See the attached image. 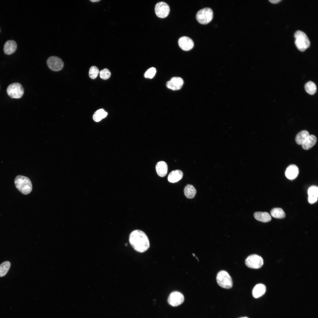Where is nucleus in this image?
Returning <instances> with one entry per match:
<instances>
[{
	"mask_svg": "<svg viewBox=\"0 0 318 318\" xmlns=\"http://www.w3.org/2000/svg\"><path fill=\"white\" fill-rule=\"evenodd\" d=\"M245 264L249 268L259 269L263 265V260L261 256L257 254H252L247 258L245 260Z\"/></svg>",
	"mask_w": 318,
	"mask_h": 318,
	"instance_id": "obj_7",
	"label": "nucleus"
},
{
	"mask_svg": "<svg viewBox=\"0 0 318 318\" xmlns=\"http://www.w3.org/2000/svg\"><path fill=\"white\" fill-rule=\"evenodd\" d=\"M100 1V0H90L91 1L93 2H98V1Z\"/></svg>",
	"mask_w": 318,
	"mask_h": 318,
	"instance_id": "obj_31",
	"label": "nucleus"
},
{
	"mask_svg": "<svg viewBox=\"0 0 318 318\" xmlns=\"http://www.w3.org/2000/svg\"><path fill=\"white\" fill-rule=\"evenodd\" d=\"M216 281L218 285L224 288L230 289L233 286V281L231 277L225 271H220L218 273Z\"/></svg>",
	"mask_w": 318,
	"mask_h": 318,
	"instance_id": "obj_4",
	"label": "nucleus"
},
{
	"mask_svg": "<svg viewBox=\"0 0 318 318\" xmlns=\"http://www.w3.org/2000/svg\"><path fill=\"white\" fill-rule=\"evenodd\" d=\"M304 87L306 92L310 95L314 94L316 91V86L315 84L312 81L308 82L305 85Z\"/></svg>",
	"mask_w": 318,
	"mask_h": 318,
	"instance_id": "obj_25",
	"label": "nucleus"
},
{
	"mask_svg": "<svg viewBox=\"0 0 318 318\" xmlns=\"http://www.w3.org/2000/svg\"><path fill=\"white\" fill-rule=\"evenodd\" d=\"M6 91L8 95L12 98H20L24 93L23 87L18 83H14L10 85L7 88Z\"/></svg>",
	"mask_w": 318,
	"mask_h": 318,
	"instance_id": "obj_6",
	"label": "nucleus"
},
{
	"mask_svg": "<svg viewBox=\"0 0 318 318\" xmlns=\"http://www.w3.org/2000/svg\"><path fill=\"white\" fill-rule=\"evenodd\" d=\"M183 176L182 172L179 170L171 171L169 174L168 179L170 183H175L181 180Z\"/></svg>",
	"mask_w": 318,
	"mask_h": 318,
	"instance_id": "obj_17",
	"label": "nucleus"
},
{
	"mask_svg": "<svg viewBox=\"0 0 318 318\" xmlns=\"http://www.w3.org/2000/svg\"><path fill=\"white\" fill-rule=\"evenodd\" d=\"M129 242L134 249L140 253L145 251L149 248L150 242L146 234L143 231L136 230L130 233Z\"/></svg>",
	"mask_w": 318,
	"mask_h": 318,
	"instance_id": "obj_1",
	"label": "nucleus"
},
{
	"mask_svg": "<svg viewBox=\"0 0 318 318\" xmlns=\"http://www.w3.org/2000/svg\"><path fill=\"white\" fill-rule=\"evenodd\" d=\"M178 44L180 47L185 51L191 50L193 48L194 45L193 40L190 38L186 36L180 37L178 40Z\"/></svg>",
	"mask_w": 318,
	"mask_h": 318,
	"instance_id": "obj_11",
	"label": "nucleus"
},
{
	"mask_svg": "<svg viewBox=\"0 0 318 318\" xmlns=\"http://www.w3.org/2000/svg\"><path fill=\"white\" fill-rule=\"evenodd\" d=\"M299 173V169L298 167L295 165H289L286 168L285 174L287 178L290 180L295 178Z\"/></svg>",
	"mask_w": 318,
	"mask_h": 318,
	"instance_id": "obj_13",
	"label": "nucleus"
},
{
	"mask_svg": "<svg viewBox=\"0 0 318 318\" xmlns=\"http://www.w3.org/2000/svg\"><path fill=\"white\" fill-rule=\"evenodd\" d=\"M156 170L158 175L161 177L165 176L168 172V165L163 161L158 162L156 165Z\"/></svg>",
	"mask_w": 318,
	"mask_h": 318,
	"instance_id": "obj_16",
	"label": "nucleus"
},
{
	"mask_svg": "<svg viewBox=\"0 0 318 318\" xmlns=\"http://www.w3.org/2000/svg\"><path fill=\"white\" fill-rule=\"evenodd\" d=\"M266 287L263 284H259L256 285L252 290V295L255 298H258L265 292Z\"/></svg>",
	"mask_w": 318,
	"mask_h": 318,
	"instance_id": "obj_19",
	"label": "nucleus"
},
{
	"mask_svg": "<svg viewBox=\"0 0 318 318\" xmlns=\"http://www.w3.org/2000/svg\"><path fill=\"white\" fill-rule=\"evenodd\" d=\"M248 318L247 317H241V318Z\"/></svg>",
	"mask_w": 318,
	"mask_h": 318,
	"instance_id": "obj_32",
	"label": "nucleus"
},
{
	"mask_svg": "<svg viewBox=\"0 0 318 318\" xmlns=\"http://www.w3.org/2000/svg\"><path fill=\"white\" fill-rule=\"evenodd\" d=\"M183 84L182 79L180 77H174L168 81L166 83L167 87L173 90L180 89Z\"/></svg>",
	"mask_w": 318,
	"mask_h": 318,
	"instance_id": "obj_12",
	"label": "nucleus"
},
{
	"mask_svg": "<svg viewBox=\"0 0 318 318\" xmlns=\"http://www.w3.org/2000/svg\"><path fill=\"white\" fill-rule=\"evenodd\" d=\"M254 216L257 220L265 223L270 221L271 219V216L266 212H256Z\"/></svg>",
	"mask_w": 318,
	"mask_h": 318,
	"instance_id": "obj_20",
	"label": "nucleus"
},
{
	"mask_svg": "<svg viewBox=\"0 0 318 318\" xmlns=\"http://www.w3.org/2000/svg\"><path fill=\"white\" fill-rule=\"evenodd\" d=\"M17 48L16 42L13 40H9L6 41L4 47V51L6 54H10L14 52Z\"/></svg>",
	"mask_w": 318,
	"mask_h": 318,
	"instance_id": "obj_15",
	"label": "nucleus"
},
{
	"mask_svg": "<svg viewBox=\"0 0 318 318\" xmlns=\"http://www.w3.org/2000/svg\"><path fill=\"white\" fill-rule=\"evenodd\" d=\"M294 36L295 38V44L300 51L304 52L309 47L310 42L304 32L298 30L294 33Z\"/></svg>",
	"mask_w": 318,
	"mask_h": 318,
	"instance_id": "obj_3",
	"label": "nucleus"
},
{
	"mask_svg": "<svg viewBox=\"0 0 318 318\" xmlns=\"http://www.w3.org/2000/svg\"><path fill=\"white\" fill-rule=\"evenodd\" d=\"M309 135V132L306 130L300 131L297 134L296 137V143L298 145H302Z\"/></svg>",
	"mask_w": 318,
	"mask_h": 318,
	"instance_id": "obj_21",
	"label": "nucleus"
},
{
	"mask_svg": "<svg viewBox=\"0 0 318 318\" xmlns=\"http://www.w3.org/2000/svg\"><path fill=\"white\" fill-rule=\"evenodd\" d=\"M308 201L311 204L316 202L317 200L318 196V188L315 186L310 187L308 191Z\"/></svg>",
	"mask_w": 318,
	"mask_h": 318,
	"instance_id": "obj_14",
	"label": "nucleus"
},
{
	"mask_svg": "<svg viewBox=\"0 0 318 318\" xmlns=\"http://www.w3.org/2000/svg\"><path fill=\"white\" fill-rule=\"evenodd\" d=\"M281 1V0H270L269 1L274 4H276Z\"/></svg>",
	"mask_w": 318,
	"mask_h": 318,
	"instance_id": "obj_30",
	"label": "nucleus"
},
{
	"mask_svg": "<svg viewBox=\"0 0 318 318\" xmlns=\"http://www.w3.org/2000/svg\"><path fill=\"white\" fill-rule=\"evenodd\" d=\"M184 297L180 292L174 291L171 293L168 298V302L171 305L175 307L181 304L184 300Z\"/></svg>",
	"mask_w": 318,
	"mask_h": 318,
	"instance_id": "obj_10",
	"label": "nucleus"
},
{
	"mask_svg": "<svg viewBox=\"0 0 318 318\" xmlns=\"http://www.w3.org/2000/svg\"><path fill=\"white\" fill-rule=\"evenodd\" d=\"M213 17V12L209 8H205L199 10L196 14L197 21L200 24H207L209 23Z\"/></svg>",
	"mask_w": 318,
	"mask_h": 318,
	"instance_id": "obj_5",
	"label": "nucleus"
},
{
	"mask_svg": "<svg viewBox=\"0 0 318 318\" xmlns=\"http://www.w3.org/2000/svg\"><path fill=\"white\" fill-rule=\"evenodd\" d=\"M107 114V112L103 109H100L94 113L93 116V118L95 122H98L106 117Z\"/></svg>",
	"mask_w": 318,
	"mask_h": 318,
	"instance_id": "obj_23",
	"label": "nucleus"
},
{
	"mask_svg": "<svg viewBox=\"0 0 318 318\" xmlns=\"http://www.w3.org/2000/svg\"><path fill=\"white\" fill-rule=\"evenodd\" d=\"M10 266V263L9 261H5L0 265V277L6 275Z\"/></svg>",
	"mask_w": 318,
	"mask_h": 318,
	"instance_id": "obj_26",
	"label": "nucleus"
},
{
	"mask_svg": "<svg viewBox=\"0 0 318 318\" xmlns=\"http://www.w3.org/2000/svg\"><path fill=\"white\" fill-rule=\"evenodd\" d=\"M48 67L52 70L58 71L62 69L64 67V63L62 60L57 56H51L47 60Z\"/></svg>",
	"mask_w": 318,
	"mask_h": 318,
	"instance_id": "obj_8",
	"label": "nucleus"
},
{
	"mask_svg": "<svg viewBox=\"0 0 318 318\" xmlns=\"http://www.w3.org/2000/svg\"><path fill=\"white\" fill-rule=\"evenodd\" d=\"M317 141V138L314 135H309L302 145V147L304 150H308L315 145Z\"/></svg>",
	"mask_w": 318,
	"mask_h": 318,
	"instance_id": "obj_18",
	"label": "nucleus"
},
{
	"mask_svg": "<svg viewBox=\"0 0 318 318\" xmlns=\"http://www.w3.org/2000/svg\"><path fill=\"white\" fill-rule=\"evenodd\" d=\"M156 72L155 68L152 67L148 69L145 72L144 76L145 78H152L155 76Z\"/></svg>",
	"mask_w": 318,
	"mask_h": 318,
	"instance_id": "obj_29",
	"label": "nucleus"
},
{
	"mask_svg": "<svg viewBox=\"0 0 318 318\" xmlns=\"http://www.w3.org/2000/svg\"><path fill=\"white\" fill-rule=\"evenodd\" d=\"M196 193V189L192 185L188 184L184 188V194L188 198H194Z\"/></svg>",
	"mask_w": 318,
	"mask_h": 318,
	"instance_id": "obj_22",
	"label": "nucleus"
},
{
	"mask_svg": "<svg viewBox=\"0 0 318 318\" xmlns=\"http://www.w3.org/2000/svg\"><path fill=\"white\" fill-rule=\"evenodd\" d=\"M16 188L24 195L29 194L32 190V185L29 179L22 175L16 176L14 180Z\"/></svg>",
	"mask_w": 318,
	"mask_h": 318,
	"instance_id": "obj_2",
	"label": "nucleus"
},
{
	"mask_svg": "<svg viewBox=\"0 0 318 318\" xmlns=\"http://www.w3.org/2000/svg\"><path fill=\"white\" fill-rule=\"evenodd\" d=\"M271 215L274 218H282L285 216V214L284 211L280 208H275L271 211Z\"/></svg>",
	"mask_w": 318,
	"mask_h": 318,
	"instance_id": "obj_24",
	"label": "nucleus"
},
{
	"mask_svg": "<svg viewBox=\"0 0 318 318\" xmlns=\"http://www.w3.org/2000/svg\"><path fill=\"white\" fill-rule=\"evenodd\" d=\"M155 10L156 15L158 17L163 18L168 15L170 11L169 6L163 2H159L155 5Z\"/></svg>",
	"mask_w": 318,
	"mask_h": 318,
	"instance_id": "obj_9",
	"label": "nucleus"
},
{
	"mask_svg": "<svg viewBox=\"0 0 318 318\" xmlns=\"http://www.w3.org/2000/svg\"><path fill=\"white\" fill-rule=\"evenodd\" d=\"M99 73L97 68L95 66H92L89 71V76L92 79H95L97 77Z\"/></svg>",
	"mask_w": 318,
	"mask_h": 318,
	"instance_id": "obj_27",
	"label": "nucleus"
},
{
	"mask_svg": "<svg viewBox=\"0 0 318 318\" xmlns=\"http://www.w3.org/2000/svg\"><path fill=\"white\" fill-rule=\"evenodd\" d=\"M111 75V73L107 68L101 70L100 72V77L102 79L106 80L108 79Z\"/></svg>",
	"mask_w": 318,
	"mask_h": 318,
	"instance_id": "obj_28",
	"label": "nucleus"
}]
</instances>
